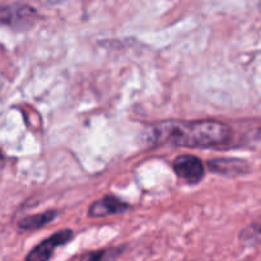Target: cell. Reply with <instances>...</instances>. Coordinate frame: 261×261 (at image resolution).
<instances>
[{"instance_id":"cell-1","label":"cell","mask_w":261,"mask_h":261,"mask_svg":"<svg viewBox=\"0 0 261 261\" xmlns=\"http://www.w3.org/2000/svg\"><path fill=\"white\" fill-rule=\"evenodd\" d=\"M232 130L217 120L198 121H163L145 130V140L150 145H175L188 148H211L231 139Z\"/></svg>"},{"instance_id":"cell-2","label":"cell","mask_w":261,"mask_h":261,"mask_svg":"<svg viewBox=\"0 0 261 261\" xmlns=\"http://www.w3.org/2000/svg\"><path fill=\"white\" fill-rule=\"evenodd\" d=\"M37 19V12L30 5H0V24L28 28Z\"/></svg>"},{"instance_id":"cell-3","label":"cell","mask_w":261,"mask_h":261,"mask_svg":"<svg viewBox=\"0 0 261 261\" xmlns=\"http://www.w3.org/2000/svg\"><path fill=\"white\" fill-rule=\"evenodd\" d=\"M173 170L178 177L190 184L199 182L204 177V165L195 155H178L173 161Z\"/></svg>"},{"instance_id":"cell-4","label":"cell","mask_w":261,"mask_h":261,"mask_svg":"<svg viewBox=\"0 0 261 261\" xmlns=\"http://www.w3.org/2000/svg\"><path fill=\"white\" fill-rule=\"evenodd\" d=\"M71 237H73V232H71L70 229H64V231L58 232V233H54L53 236L46 239L42 244H40L37 247H35V249L28 254L27 260H31V261L48 260L51 256H53L56 247L65 245L66 242L70 241Z\"/></svg>"},{"instance_id":"cell-5","label":"cell","mask_w":261,"mask_h":261,"mask_svg":"<svg viewBox=\"0 0 261 261\" xmlns=\"http://www.w3.org/2000/svg\"><path fill=\"white\" fill-rule=\"evenodd\" d=\"M213 172L226 176H241L250 172V165L240 158H216L208 162Z\"/></svg>"},{"instance_id":"cell-6","label":"cell","mask_w":261,"mask_h":261,"mask_svg":"<svg viewBox=\"0 0 261 261\" xmlns=\"http://www.w3.org/2000/svg\"><path fill=\"white\" fill-rule=\"evenodd\" d=\"M129 209V204L124 203L120 199L115 198L112 195H107L99 200L94 201L89 208V216L93 218H99V217L114 216V214L124 213Z\"/></svg>"},{"instance_id":"cell-7","label":"cell","mask_w":261,"mask_h":261,"mask_svg":"<svg viewBox=\"0 0 261 261\" xmlns=\"http://www.w3.org/2000/svg\"><path fill=\"white\" fill-rule=\"evenodd\" d=\"M56 216H58L56 212L48 211L45 212V213L36 214V216L25 217V218H23L22 221L19 222L18 227H19L20 229H23V231H33V229L41 228V227H43L45 224L50 223Z\"/></svg>"},{"instance_id":"cell-8","label":"cell","mask_w":261,"mask_h":261,"mask_svg":"<svg viewBox=\"0 0 261 261\" xmlns=\"http://www.w3.org/2000/svg\"><path fill=\"white\" fill-rule=\"evenodd\" d=\"M240 239L244 244L250 245V246L261 245V218L246 227L240 234Z\"/></svg>"},{"instance_id":"cell-9","label":"cell","mask_w":261,"mask_h":261,"mask_svg":"<svg viewBox=\"0 0 261 261\" xmlns=\"http://www.w3.org/2000/svg\"><path fill=\"white\" fill-rule=\"evenodd\" d=\"M46 2L51 3V4H58V3H61V2H65V0H46Z\"/></svg>"},{"instance_id":"cell-10","label":"cell","mask_w":261,"mask_h":261,"mask_svg":"<svg viewBox=\"0 0 261 261\" xmlns=\"http://www.w3.org/2000/svg\"><path fill=\"white\" fill-rule=\"evenodd\" d=\"M3 161V153H2V150H0V162H2Z\"/></svg>"}]
</instances>
